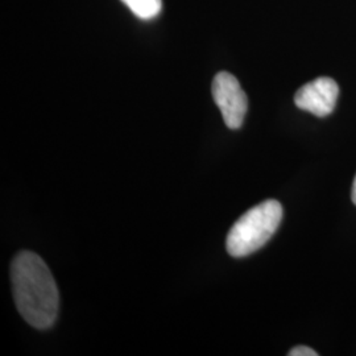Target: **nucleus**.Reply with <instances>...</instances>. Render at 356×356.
<instances>
[{
	"label": "nucleus",
	"mask_w": 356,
	"mask_h": 356,
	"mask_svg": "<svg viewBox=\"0 0 356 356\" xmlns=\"http://www.w3.org/2000/svg\"><path fill=\"white\" fill-rule=\"evenodd\" d=\"M139 19L151 20L161 13L163 0H122Z\"/></svg>",
	"instance_id": "obj_5"
},
{
	"label": "nucleus",
	"mask_w": 356,
	"mask_h": 356,
	"mask_svg": "<svg viewBox=\"0 0 356 356\" xmlns=\"http://www.w3.org/2000/svg\"><path fill=\"white\" fill-rule=\"evenodd\" d=\"M13 301L20 316L38 330L53 326L58 316L60 293L51 269L31 251H22L11 263Z\"/></svg>",
	"instance_id": "obj_1"
},
{
	"label": "nucleus",
	"mask_w": 356,
	"mask_h": 356,
	"mask_svg": "<svg viewBox=\"0 0 356 356\" xmlns=\"http://www.w3.org/2000/svg\"><path fill=\"white\" fill-rule=\"evenodd\" d=\"M338 95V83L329 76H319L296 92L294 103L304 111L325 118L334 111Z\"/></svg>",
	"instance_id": "obj_4"
},
{
	"label": "nucleus",
	"mask_w": 356,
	"mask_h": 356,
	"mask_svg": "<svg viewBox=\"0 0 356 356\" xmlns=\"http://www.w3.org/2000/svg\"><path fill=\"white\" fill-rule=\"evenodd\" d=\"M213 98L229 129L242 127L248 110V99L239 81L227 72H220L213 81Z\"/></svg>",
	"instance_id": "obj_3"
},
{
	"label": "nucleus",
	"mask_w": 356,
	"mask_h": 356,
	"mask_svg": "<svg viewBox=\"0 0 356 356\" xmlns=\"http://www.w3.org/2000/svg\"><path fill=\"white\" fill-rule=\"evenodd\" d=\"M351 198H353V202L356 204V176L354 178V184H353V191H351Z\"/></svg>",
	"instance_id": "obj_7"
},
{
	"label": "nucleus",
	"mask_w": 356,
	"mask_h": 356,
	"mask_svg": "<svg viewBox=\"0 0 356 356\" xmlns=\"http://www.w3.org/2000/svg\"><path fill=\"white\" fill-rule=\"evenodd\" d=\"M282 219V206L276 200L256 204L231 227L226 250L232 257H244L260 250L277 231Z\"/></svg>",
	"instance_id": "obj_2"
},
{
	"label": "nucleus",
	"mask_w": 356,
	"mask_h": 356,
	"mask_svg": "<svg viewBox=\"0 0 356 356\" xmlns=\"http://www.w3.org/2000/svg\"><path fill=\"white\" fill-rule=\"evenodd\" d=\"M288 355L289 356H317L318 354L313 350V348H310V347H306V346H297V347H294L292 348L289 353H288Z\"/></svg>",
	"instance_id": "obj_6"
}]
</instances>
